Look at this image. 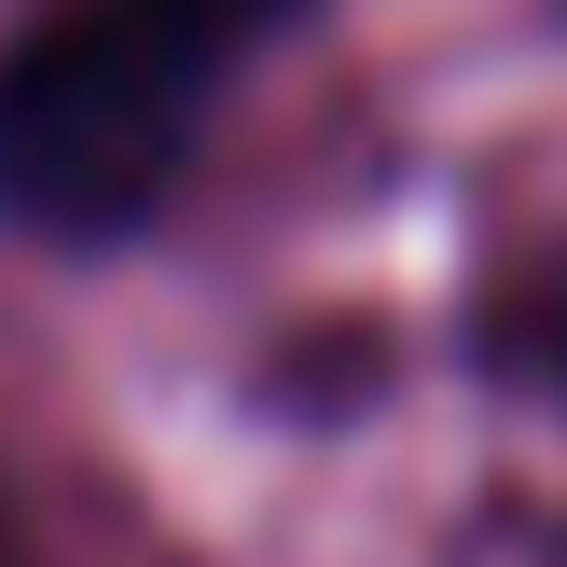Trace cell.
Returning <instances> with one entry per match:
<instances>
[{
  "label": "cell",
  "instance_id": "6da1fadb",
  "mask_svg": "<svg viewBox=\"0 0 567 567\" xmlns=\"http://www.w3.org/2000/svg\"><path fill=\"white\" fill-rule=\"evenodd\" d=\"M277 0H70L0 55V208L42 236H111L181 181L236 42Z\"/></svg>",
  "mask_w": 567,
  "mask_h": 567
}]
</instances>
